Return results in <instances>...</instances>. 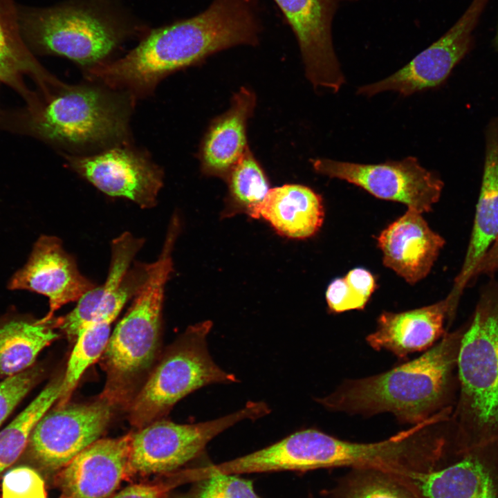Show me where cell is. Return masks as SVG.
<instances>
[{"label":"cell","mask_w":498,"mask_h":498,"mask_svg":"<svg viewBox=\"0 0 498 498\" xmlns=\"http://www.w3.org/2000/svg\"><path fill=\"white\" fill-rule=\"evenodd\" d=\"M256 0H213L200 14L151 31L125 56L86 69L92 80L132 98L164 77L237 45L255 46L261 24Z\"/></svg>","instance_id":"6da1fadb"},{"label":"cell","mask_w":498,"mask_h":498,"mask_svg":"<svg viewBox=\"0 0 498 498\" xmlns=\"http://www.w3.org/2000/svg\"><path fill=\"white\" fill-rule=\"evenodd\" d=\"M464 326L446 332L423 355L381 374L344 380L316 400L326 409L349 414H393L415 425L456 401L457 358Z\"/></svg>","instance_id":"7a4b0ae2"},{"label":"cell","mask_w":498,"mask_h":498,"mask_svg":"<svg viewBox=\"0 0 498 498\" xmlns=\"http://www.w3.org/2000/svg\"><path fill=\"white\" fill-rule=\"evenodd\" d=\"M456 371L453 439L471 445L498 438V284L481 294L464 326Z\"/></svg>","instance_id":"3957f363"},{"label":"cell","mask_w":498,"mask_h":498,"mask_svg":"<svg viewBox=\"0 0 498 498\" xmlns=\"http://www.w3.org/2000/svg\"><path fill=\"white\" fill-rule=\"evenodd\" d=\"M133 98L94 85H68L34 111L32 131L76 151L126 145Z\"/></svg>","instance_id":"277c9868"},{"label":"cell","mask_w":498,"mask_h":498,"mask_svg":"<svg viewBox=\"0 0 498 498\" xmlns=\"http://www.w3.org/2000/svg\"><path fill=\"white\" fill-rule=\"evenodd\" d=\"M19 16L29 48L67 57L86 69L104 62L128 33L116 16L94 3L19 6Z\"/></svg>","instance_id":"5b68a950"},{"label":"cell","mask_w":498,"mask_h":498,"mask_svg":"<svg viewBox=\"0 0 498 498\" xmlns=\"http://www.w3.org/2000/svg\"><path fill=\"white\" fill-rule=\"evenodd\" d=\"M178 234L168 230L161 252L151 264L149 277L130 308L111 334L104 352L111 397L116 387L143 373L152 363L158 344L165 288L173 271L172 251Z\"/></svg>","instance_id":"8992f818"},{"label":"cell","mask_w":498,"mask_h":498,"mask_svg":"<svg viewBox=\"0 0 498 498\" xmlns=\"http://www.w3.org/2000/svg\"><path fill=\"white\" fill-rule=\"evenodd\" d=\"M212 323L187 328L151 373L129 407L131 423L141 428L166 414L181 399L204 386L237 382L212 358L207 337Z\"/></svg>","instance_id":"52a82bcc"},{"label":"cell","mask_w":498,"mask_h":498,"mask_svg":"<svg viewBox=\"0 0 498 498\" xmlns=\"http://www.w3.org/2000/svg\"><path fill=\"white\" fill-rule=\"evenodd\" d=\"M270 412L266 403L249 401L242 409L212 421L194 424L151 422L132 433L127 477L171 472L198 456L224 430Z\"/></svg>","instance_id":"ba28073f"},{"label":"cell","mask_w":498,"mask_h":498,"mask_svg":"<svg viewBox=\"0 0 498 498\" xmlns=\"http://www.w3.org/2000/svg\"><path fill=\"white\" fill-rule=\"evenodd\" d=\"M311 162L320 174L344 181L378 199L403 203L421 214L432 210L443 187L437 175L421 166L414 156L377 164L328 158Z\"/></svg>","instance_id":"9c48e42d"},{"label":"cell","mask_w":498,"mask_h":498,"mask_svg":"<svg viewBox=\"0 0 498 498\" xmlns=\"http://www.w3.org/2000/svg\"><path fill=\"white\" fill-rule=\"evenodd\" d=\"M111 400L56 406L34 427L24 452L46 473L59 472L99 439L112 416Z\"/></svg>","instance_id":"30bf717a"},{"label":"cell","mask_w":498,"mask_h":498,"mask_svg":"<svg viewBox=\"0 0 498 498\" xmlns=\"http://www.w3.org/2000/svg\"><path fill=\"white\" fill-rule=\"evenodd\" d=\"M403 479L418 498H498V438L472 445L452 441L432 467Z\"/></svg>","instance_id":"8fae6325"},{"label":"cell","mask_w":498,"mask_h":498,"mask_svg":"<svg viewBox=\"0 0 498 498\" xmlns=\"http://www.w3.org/2000/svg\"><path fill=\"white\" fill-rule=\"evenodd\" d=\"M144 243V239L129 232L114 239L105 282L85 293L66 315L51 321L53 326L59 329L69 340L75 341L79 331L92 320L106 317L116 319L149 277L151 264L137 262L129 268Z\"/></svg>","instance_id":"7c38bea8"},{"label":"cell","mask_w":498,"mask_h":498,"mask_svg":"<svg viewBox=\"0 0 498 498\" xmlns=\"http://www.w3.org/2000/svg\"><path fill=\"white\" fill-rule=\"evenodd\" d=\"M66 159L74 172L110 196L129 199L143 209L157 204L163 173L141 151L122 145Z\"/></svg>","instance_id":"4fadbf2b"},{"label":"cell","mask_w":498,"mask_h":498,"mask_svg":"<svg viewBox=\"0 0 498 498\" xmlns=\"http://www.w3.org/2000/svg\"><path fill=\"white\" fill-rule=\"evenodd\" d=\"M488 1L473 0L441 37L391 75L359 87L357 94L371 97L391 91L405 97L439 86L468 50L472 30Z\"/></svg>","instance_id":"5bb4252c"},{"label":"cell","mask_w":498,"mask_h":498,"mask_svg":"<svg viewBox=\"0 0 498 498\" xmlns=\"http://www.w3.org/2000/svg\"><path fill=\"white\" fill-rule=\"evenodd\" d=\"M297 40L306 75L315 88L335 93L345 82L336 57L332 21L343 0H273Z\"/></svg>","instance_id":"9a60e30c"},{"label":"cell","mask_w":498,"mask_h":498,"mask_svg":"<svg viewBox=\"0 0 498 498\" xmlns=\"http://www.w3.org/2000/svg\"><path fill=\"white\" fill-rule=\"evenodd\" d=\"M96 284L79 270L74 257L55 236L42 235L33 245L26 263L10 278L8 288L26 290L48 299L49 310L39 320L49 322L64 305L78 301Z\"/></svg>","instance_id":"2e32d148"},{"label":"cell","mask_w":498,"mask_h":498,"mask_svg":"<svg viewBox=\"0 0 498 498\" xmlns=\"http://www.w3.org/2000/svg\"><path fill=\"white\" fill-rule=\"evenodd\" d=\"M132 433L98 439L57 473L64 498H108L127 477Z\"/></svg>","instance_id":"e0dca14e"},{"label":"cell","mask_w":498,"mask_h":498,"mask_svg":"<svg viewBox=\"0 0 498 498\" xmlns=\"http://www.w3.org/2000/svg\"><path fill=\"white\" fill-rule=\"evenodd\" d=\"M444 244L422 214L411 209L377 237L383 264L412 285L429 274Z\"/></svg>","instance_id":"ac0fdd59"},{"label":"cell","mask_w":498,"mask_h":498,"mask_svg":"<svg viewBox=\"0 0 498 498\" xmlns=\"http://www.w3.org/2000/svg\"><path fill=\"white\" fill-rule=\"evenodd\" d=\"M447 298L433 304L399 313L382 312L376 330L366 337L376 351L386 350L405 359L414 352L427 351L446 333V319L454 314Z\"/></svg>","instance_id":"d6986e66"},{"label":"cell","mask_w":498,"mask_h":498,"mask_svg":"<svg viewBox=\"0 0 498 498\" xmlns=\"http://www.w3.org/2000/svg\"><path fill=\"white\" fill-rule=\"evenodd\" d=\"M255 102V94L246 88H241L234 95L228 111L212 123L200 151L203 173L228 177L248 148L246 124Z\"/></svg>","instance_id":"ffe728a7"},{"label":"cell","mask_w":498,"mask_h":498,"mask_svg":"<svg viewBox=\"0 0 498 498\" xmlns=\"http://www.w3.org/2000/svg\"><path fill=\"white\" fill-rule=\"evenodd\" d=\"M498 237V138L487 145L481 192L463 267L447 297L456 308L463 290Z\"/></svg>","instance_id":"44dd1931"},{"label":"cell","mask_w":498,"mask_h":498,"mask_svg":"<svg viewBox=\"0 0 498 498\" xmlns=\"http://www.w3.org/2000/svg\"><path fill=\"white\" fill-rule=\"evenodd\" d=\"M250 215L264 218L285 237L306 239L321 228L324 210L322 196L312 189L287 184L270 189Z\"/></svg>","instance_id":"7402d4cb"},{"label":"cell","mask_w":498,"mask_h":498,"mask_svg":"<svg viewBox=\"0 0 498 498\" xmlns=\"http://www.w3.org/2000/svg\"><path fill=\"white\" fill-rule=\"evenodd\" d=\"M28 73L35 76L47 94L62 85L38 64L26 44L15 1L0 0V81L29 98L22 80Z\"/></svg>","instance_id":"603a6c76"},{"label":"cell","mask_w":498,"mask_h":498,"mask_svg":"<svg viewBox=\"0 0 498 498\" xmlns=\"http://www.w3.org/2000/svg\"><path fill=\"white\" fill-rule=\"evenodd\" d=\"M51 322H42L27 315L0 317V378L31 367L39 353L58 338Z\"/></svg>","instance_id":"cb8c5ba5"},{"label":"cell","mask_w":498,"mask_h":498,"mask_svg":"<svg viewBox=\"0 0 498 498\" xmlns=\"http://www.w3.org/2000/svg\"><path fill=\"white\" fill-rule=\"evenodd\" d=\"M114 320L111 317L97 318L79 331L63 375L56 406L68 403L82 374L104 352L111 335V325Z\"/></svg>","instance_id":"d4e9b609"},{"label":"cell","mask_w":498,"mask_h":498,"mask_svg":"<svg viewBox=\"0 0 498 498\" xmlns=\"http://www.w3.org/2000/svg\"><path fill=\"white\" fill-rule=\"evenodd\" d=\"M333 498H418L400 477L375 468H356L338 484Z\"/></svg>","instance_id":"484cf974"},{"label":"cell","mask_w":498,"mask_h":498,"mask_svg":"<svg viewBox=\"0 0 498 498\" xmlns=\"http://www.w3.org/2000/svg\"><path fill=\"white\" fill-rule=\"evenodd\" d=\"M227 178L232 199L249 214L262 202L270 190L264 171L248 148Z\"/></svg>","instance_id":"4316f807"},{"label":"cell","mask_w":498,"mask_h":498,"mask_svg":"<svg viewBox=\"0 0 498 498\" xmlns=\"http://www.w3.org/2000/svg\"><path fill=\"white\" fill-rule=\"evenodd\" d=\"M189 498H261L251 481L238 474H214L195 481Z\"/></svg>","instance_id":"83f0119b"},{"label":"cell","mask_w":498,"mask_h":498,"mask_svg":"<svg viewBox=\"0 0 498 498\" xmlns=\"http://www.w3.org/2000/svg\"><path fill=\"white\" fill-rule=\"evenodd\" d=\"M42 373L39 366L33 365L0 382V425L37 385Z\"/></svg>","instance_id":"f1b7e54d"},{"label":"cell","mask_w":498,"mask_h":498,"mask_svg":"<svg viewBox=\"0 0 498 498\" xmlns=\"http://www.w3.org/2000/svg\"><path fill=\"white\" fill-rule=\"evenodd\" d=\"M2 498H46L44 481L33 468H15L3 478Z\"/></svg>","instance_id":"f546056e"},{"label":"cell","mask_w":498,"mask_h":498,"mask_svg":"<svg viewBox=\"0 0 498 498\" xmlns=\"http://www.w3.org/2000/svg\"><path fill=\"white\" fill-rule=\"evenodd\" d=\"M326 300L329 310L335 313L362 310L368 302L344 276L330 283L326 292Z\"/></svg>","instance_id":"4dcf8cb0"},{"label":"cell","mask_w":498,"mask_h":498,"mask_svg":"<svg viewBox=\"0 0 498 498\" xmlns=\"http://www.w3.org/2000/svg\"><path fill=\"white\" fill-rule=\"evenodd\" d=\"M344 277L369 301L376 288L373 275L363 268H356L349 270Z\"/></svg>","instance_id":"1f68e13d"},{"label":"cell","mask_w":498,"mask_h":498,"mask_svg":"<svg viewBox=\"0 0 498 498\" xmlns=\"http://www.w3.org/2000/svg\"><path fill=\"white\" fill-rule=\"evenodd\" d=\"M113 498H163L161 491L156 486L136 484L128 486Z\"/></svg>","instance_id":"d6a6232c"},{"label":"cell","mask_w":498,"mask_h":498,"mask_svg":"<svg viewBox=\"0 0 498 498\" xmlns=\"http://www.w3.org/2000/svg\"><path fill=\"white\" fill-rule=\"evenodd\" d=\"M497 270H498V237L478 265L474 276Z\"/></svg>","instance_id":"836d02e7"},{"label":"cell","mask_w":498,"mask_h":498,"mask_svg":"<svg viewBox=\"0 0 498 498\" xmlns=\"http://www.w3.org/2000/svg\"><path fill=\"white\" fill-rule=\"evenodd\" d=\"M496 42H497V44H498V33H497V37H496Z\"/></svg>","instance_id":"e575fe53"},{"label":"cell","mask_w":498,"mask_h":498,"mask_svg":"<svg viewBox=\"0 0 498 498\" xmlns=\"http://www.w3.org/2000/svg\"><path fill=\"white\" fill-rule=\"evenodd\" d=\"M59 498H64L62 496H61Z\"/></svg>","instance_id":"d590c367"}]
</instances>
